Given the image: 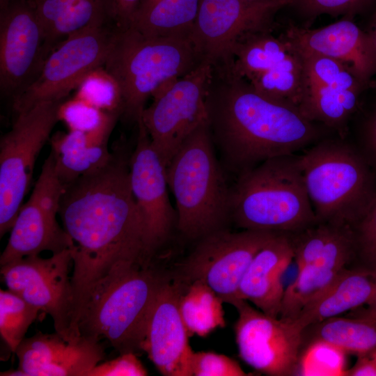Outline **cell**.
Listing matches in <instances>:
<instances>
[{"mask_svg":"<svg viewBox=\"0 0 376 376\" xmlns=\"http://www.w3.org/2000/svg\"><path fill=\"white\" fill-rule=\"evenodd\" d=\"M367 0H295L301 10L309 17L321 14L338 15L356 11Z\"/></svg>","mask_w":376,"mask_h":376,"instance_id":"38","label":"cell"},{"mask_svg":"<svg viewBox=\"0 0 376 376\" xmlns=\"http://www.w3.org/2000/svg\"><path fill=\"white\" fill-rule=\"evenodd\" d=\"M207 124L224 169L237 177L264 161L296 154L326 137L297 108L256 91L233 65L212 67L206 91Z\"/></svg>","mask_w":376,"mask_h":376,"instance_id":"2","label":"cell"},{"mask_svg":"<svg viewBox=\"0 0 376 376\" xmlns=\"http://www.w3.org/2000/svg\"><path fill=\"white\" fill-rule=\"evenodd\" d=\"M366 305L367 308L360 306L350 311L347 316L376 320V293Z\"/></svg>","mask_w":376,"mask_h":376,"instance_id":"42","label":"cell"},{"mask_svg":"<svg viewBox=\"0 0 376 376\" xmlns=\"http://www.w3.org/2000/svg\"><path fill=\"white\" fill-rule=\"evenodd\" d=\"M364 142L370 159L376 164V109L365 126Z\"/></svg>","mask_w":376,"mask_h":376,"instance_id":"40","label":"cell"},{"mask_svg":"<svg viewBox=\"0 0 376 376\" xmlns=\"http://www.w3.org/2000/svg\"><path fill=\"white\" fill-rule=\"evenodd\" d=\"M10 0H0V8H3Z\"/></svg>","mask_w":376,"mask_h":376,"instance_id":"46","label":"cell"},{"mask_svg":"<svg viewBox=\"0 0 376 376\" xmlns=\"http://www.w3.org/2000/svg\"><path fill=\"white\" fill-rule=\"evenodd\" d=\"M63 101H43L17 113L0 141V237L10 230L29 191L38 156L58 121Z\"/></svg>","mask_w":376,"mask_h":376,"instance_id":"8","label":"cell"},{"mask_svg":"<svg viewBox=\"0 0 376 376\" xmlns=\"http://www.w3.org/2000/svg\"><path fill=\"white\" fill-rule=\"evenodd\" d=\"M45 35L49 26L64 13L90 6L97 0H31Z\"/></svg>","mask_w":376,"mask_h":376,"instance_id":"37","label":"cell"},{"mask_svg":"<svg viewBox=\"0 0 376 376\" xmlns=\"http://www.w3.org/2000/svg\"><path fill=\"white\" fill-rule=\"evenodd\" d=\"M272 29L251 31L242 36L233 50V70L248 81L263 74L299 65L302 59L291 44Z\"/></svg>","mask_w":376,"mask_h":376,"instance_id":"26","label":"cell"},{"mask_svg":"<svg viewBox=\"0 0 376 376\" xmlns=\"http://www.w3.org/2000/svg\"><path fill=\"white\" fill-rule=\"evenodd\" d=\"M352 228L355 237V258L361 260L362 268L376 274V197Z\"/></svg>","mask_w":376,"mask_h":376,"instance_id":"34","label":"cell"},{"mask_svg":"<svg viewBox=\"0 0 376 376\" xmlns=\"http://www.w3.org/2000/svg\"><path fill=\"white\" fill-rule=\"evenodd\" d=\"M72 264L71 249H67L50 258L27 256L1 267L8 290L49 314L55 331L68 340L79 337L72 329Z\"/></svg>","mask_w":376,"mask_h":376,"instance_id":"12","label":"cell"},{"mask_svg":"<svg viewBox=\"0 0 376 376\" xmlns=\"http://www.w3.org/2000/svg\"><path fill=\"white\" fill-rule=\"evenodd\" d=\"M137 127L136 144L129 160L130 180L143 226L146 256L152 260L177 229V213L169 196L166 166L141 120Z\"/></svg>","mask_w":376,"mask_h":376,"instance_id":"16","label":"cell"},{"mask_svg":"<svg viewBox=\"0 0 376 376\" xmlns=\"http://www.w3.org/2000/svg\"><path fill=\"white\" fill-rule=\"evenodd\" d=\"M59 209L58 204L31 194L20 207L10 230L0 256L1 267L45 251L54 254L71 249L72 240L56 220Z\"/></svg>","mask_w":376,"mask_h":376,"instance_id":"21","label":"cell"},{"mask_svg":"<svg viewBox=\"0 0 376 376\" xmlns=\"http://www.w3.org/2000/svg\"><path fill=\"white\" fill-rule=\"evenodd\" d=\"M222 299L206 283L194 281L186 285L179 310L189 336L205 337L226 326Z\"/></svg>","mask_w":376,"mask_h":376,"instance_id":"29","label":"cell"},{"mask_svg":"<svg viewBox=\"0 0 376 376\" xmlns=\"http://www.w3.org/2000/svg\"><path fill=\"white\" fill-rule=\"evenodd\" d=\"M230 221L242 230L291 233L317 222L299 155L268 159L237 177Z\"/></svg>","mask_w":376,"mask_h":376,"instance_id":"5","label":"cell"},{"mask_svg":"<svg viewBox=\"0 0 376 376\" xmlns=\"http://www.w3.org/2000/svg\"><path fill=\"white\" fill-rule=\"evenodd\" d=\"M201 62L191 37H149L118 26L104 68L120 88L121 116L137 124L150 96Z\"/></svg>","mask_w":376,"mask_h":376,"instance_id":"6","label":"cell"},{"mask_svg":"<svg viewBox=\"0 0 376 376\" xmlns=\"http://www.w3.org/2000/svg\"><path fill=\"white\" fill-rule=\"evenodd\" d=\"M117 9L118 25L127 26L128 21L141 0H115Z\"/></svg>","mask_w":376,"mask_h":376,"instance_id":"41","label":"cell"},{"mask_svg":"<svg viewBox=\"0 0 376 376\" xmlns=\"http://www.w3.org/2000/svg\"><path fill=\"white\" fill-rule=\"evenodd\" d=\"M1 376H28L27 374L22 370L17 368V370H10L0 373Z\"/></svg>","mask_w":376,"mask_h":376,"instance_id":"43","label":"cell"},{"mask_svg":"<svg viewBox=\"0 0 376 376\" xmlns=\"http://www.w3.org/2000/svg\"><path fill=\"white\" fill-rule=\"evenodd\" d=\"M231 304L238 314L234 331L241 359L267 375H296L302 331L292 320L269 316L246 300Z\"/></svg>","mask_w":376,"mask_h":376,"instance_id":"14","label":"cell"},{"mask_svg":"<svg viewBox=\"0 0 376 376\" xmlns=\"http://www.w3.org/2000/svg\"><path fill=\"white\" fill-rule=\"evenodd\" d=\"M371 357L374 359V361H375L376 363V350L373 352L371 354H370Z\"/></svg>","mask_w":376,"mask_h":376,"instance_id":"47","label":"cell"},{"mask_svg":"<svg viewBox=\"0 0 376 376\" xmlns=\"http://www.w3.org/2000/svg\"><path fill=\"white\" fill-rule=\"evenodd\" d=\"M212 66L201 62L193 70L157 89L141 120L152 145L166 164L185 139L207 120L206 91Z\"/></svg>","mask_w":376,"mask_h":376,"instance_id":"10","label":"cell"},{"mask_svg":"<svg viewBox=\"0 0 376 376\" xmlns=\"http://www.w3.org/2000/svg\"><path fill=\"white\" fill-rule=\"evenodd\" d=\"M148 372L136 354L129 352L120 354L111 360L100 363L86 376H146Z\"/></svg>","mask_w":376,"mask_h":376,"instance_id":"36","label":"cell"},{"mask_svg":"<svg viewBox=\"0 0 376 376\" xmlns=\"http://www.w3.org/2000/svg\"><path fill=\"white\" fill-rule=\"evenodd\" d=\"M186 283L177 275H166L154 301L143 351L164 376H193L194 352L179 310Z\"/></svg>","mask_w":376,"mask_h":376,"instance_id":"18","label":"cell"},{"mask_svg":"<svg viewBox=\"0 0 376 376\" xmlns=\"http://www.w3.org/2000/svg\"><path fill=\"white\" fill-rule=\"evenodd\" d=\"M40 309L10 290H0V334L15 353Z\"/></svg>","mask_w":376,"mask_h":376,"instance_id":"30","label":"cell"},{"mask_svg":"<svg viewBox=\"0 0 376 376\" xmlns=\"http://www.w3.org/2000/svg\"><path fill=\"white\" fill-rule=\"evenodd\" d=\"M293 259L288 233L275 235L252 259L240 284L237 299L251 302L269 316L279 318L285 289L282 276Z\"/></svg>","mask_w":376,"mask_h":376,"instance_id":"23","label":"cell"},{"mask_svg":"<svg viewBox=\"0 0 376 376\" xmlns=\"http://www.w3.org/2000/svg\"><path fill=\"white\" fill-rule=\"evenodd\" d=\"M285 5L246 0H201L191 38L202 61L233 65V50L246 33L272 29L274 14Z\"/></svg>","mask_w":376,"mask_h":376,"instance_id":"15","label":"cell"},{"mask_svg":"<svg viewBox=\"0 0 376 376\" xmlns=\"http://www.w3.org/2000/svg\"><path fill=\"white\" fill-rule=\"evenodd\" d=\"M201 0H141L127 26L149 37H191Z\"/></svg>","mask_w":376,"mask_h":376,"instance_id":"27","label":"cell"},{"mask_svg":"<svg viewBox=\"0 0 376 376\" xmlns=\"http://www.w3.org/2000/svg\"><path fill=\"white\" fill-rule=\"evenodd\" d=\"M277 233L227 228L210 233L197 241L175 274L186 284L204 282L224 303L231 304L237 299L240 284L252 259Z\"/></svg>","mask_w":376,"mask_h":376,"instance_id":"11","label":"cell"},{"mask_svg":"<svg viewBox=\"0 0 376 376\" xmlns=\"http://www.w3.org/2000/svg\"><path fill=\"white\" fill-rule=\"evenodd\" d=\"M45 35L31 0L0 8V91L16 99L36 79L47 57Z\"/></svg>","mask_w":376,"mask_h":376,"instance_id":"17","label":"cell"},{"mask_svg":"<svg viewBox=\"0 0 376 376\" xmlns=\"http://www.w3.org/2000/svg\"><path fill=\"white\" fill-rule=\"evenodd\" d=\"M120 115L112 113L90 132H57L50 139L56 172L66 186L80 177L104 167L111 159L108 141Z\"/></svg>","mask_w":376,"mask_h":376,"instance_id":"24","label":"cell"},{"mask_svg":"<svg viewBox=\"0 0 376 376\" xmlns=\"http://www.w3.org/2000/svg\"><path fill=\"white\" fill-rule=\"evenodd\" d=\"M376 293V274L364 268H346L325 290L301 309L292 320L307 326L366 305Z\"/></svg>","mask_w":376,"mask_h":376,"instance_id":"25","label":"cell"},{"mask_svg":"<svg viewBox=\"0 0 376 376\" xmlns=\"http://www.w3.org/2000/svg\"><path fill=\"white\" fill-rule=\"evenodd\" d=\"M214 148L206 120L185 139L166 165L176 230L189 240L197 242L231 221L230 187Z\"/></svg>","mask_w":376,"mask_h":376,"instance_id":"4","label":"cell"},{"mask_svg":"<svg viewBox=\"0 0 376 376\" xmlns=\"http://www.w3.org/2000/svg\"><path fill=\"white\" fill-rule=\"evenodd\" d=\"M368 33L372 38L374 47L375 49V52H376V13H375V16L374 18V22H373V24L372 26L371 30Z\"/></svg>","mask_w":376,"mask_h":376,"instance_id":"45","label":"cell"},{"mask_svg":"<svg viewBox=\"0 0 376 376\" xmlns=\"http://www.w3.org/2000/svg\"><path fill=\"white\" fill-rule=\"evenodd\" d=\"M347 376H376V363L370 355L359 356L354 366L346 369Z\"/></svg>","mask_w":376,"mask_h":376,"instance_id":"39","label":"cell"},{"mask_svg":"<svg viewBox=\"0 0 376 376\" xmlns=\"http://www.w3.org/2000/svg\"><path fill=\"white\" fill-rule=\"evenodd\" d=\"M281 35L300 55H320L347 63L367 86L376 74L372 38L351 20L315 29L290 24Z\"/></svg>","mask_w":376,"mask_h":376,"instance_id":"20","label":"cell"},{"mask_svg":"<svg viewBox=\"0 0 376 376\" xmlns=\"http://www.w3.org/2000/svg\"><path fill=\"white\" fill-rule=\"evenodd\" d=\"M324 342L345 353L370 355L376 350V320L335 316L306 327L301 347Z\"/></svg>","mask_w":376,"mask_h":376,"instance_id":"28","label":"cell"},{"mask_svg":"<svg viewBox=\"0 0 376 376\" xmlns=\"http://www.w3.org/2000/svg\"><path fill=\"white\" fill-rule=\"evenodd\" d=\"M15 354L28 376H86L105 357L100 340L81 335L68 340L56 331L24 338Z\"/></svg>","mask_w":376,"mask_h":376,"instance_id":"19","label":"cell"},{"mask_svg":"<svg viewBox=\"0 0 376 376\" xmlns=\"http://www.w3.org/2000/svg\"><path fill=\"white\" fill-rule=\"evenodd\" d=\"M253 3H263V2H277L285 4V6L295 2V0H246Z\"/></svg>","mask_w":376,"mask_h":376,"instance_id":"44","label":"cell"},{"mask_svg":"<svg viewBox=\"0 0 376 376\" xmlns=\"http://www.w3.org/2000/svg\"><path fill=\"white\" fill-rule=\"evenodd\" d=\"M300 56L303 71L299 111L345 139L347 123L368 86L345 63L320 55Z\"/></svg>","mask_w":376,"mask_h":376,"instance_id":"13","label":"cell"},{"mask_svg":"<svg viewBox=\"0 0 376 376\" xmlns=\"http://www.w3.org/2000/svg\"><path fill=\"white\" fill-rule=\"evenodd\" d=\"M345 354L341 350L324 342L310 343L300 352L297 373L301 375H345Z\"/></svg>","mask_w":376,"mask_h":376,"instance_id":"32","label":"cell"},{"mask_svg":"<svg viewBox=\"0 0 376 376\" xmlns=\"http://www.w3.org/2000/svg\"><path fill=\"white\" fill-rule=\"evenodd\" d=\"M117 24L91 25L70 34L47 56L33 81L13 101L16 113L43 101H62L93 70L104 67Z\"/></svg>","mask_w":376,"mask_h":376,"instance_id":"9","label":"cell"},{"mask_svg":"<svg viewBox=\"0 0 376 376\" xmlns=\"http://www.w3.org/2000/svg\"><path fill=\"white\" fill-rule=\"evenodd\" d=\"M165 276L152 261L114 266L95 285L81 313L80 335L104 338L120 354L143 351L150 314Z\"/></svg>","mask_w":376,"mask_h":376,"instance_id":"3","label":"cell"},{"mask_svg":"<svg viewBox=\"0 0 376 376\" xmlns=\"http://www.w3.org/2000/svg\"><path fill=\"white\" fill-rule=\"evenodd\" d=\"M355 256L352 230L336 226L318 258L297 270L285 289L279 317L293 320L304 306L325 290L350 264Z\"/></svg>","mask_w":376,"mask_h":376,"instance_id":"22","label":"cell"},{"mask_svg":"<svg viewBox=\"0 0 376 376\" xmlns=\"http://www.w3.org/2000/svg\"><path fill=\"white\" fill-rule=\"evenodd\" d=\"M191 370L194 376L249 375L235 359L213 352H194Z\"/></svg>","mask_w":376,"mask_h":376,"instance_id":"35","label":"cell"},{"mask_svg":"<svg viewBox=\"0 0 376 376\" xmlns=\"http://www.w3.org/2000/svg\"><path fill=\"white\" fill-rule=\"evenodd\" d=\"M299 162L317 222L352 227L376 197L367 161L345 139L325 137Z\"/></svg>","mask_w":376,"mask_h":376,"instance_id":"7","label":"cell"},{"mask_svg":"<svg viewBox=\"0 0 376 376\" xmlns=\"http://www.w3.org/2000/svg\"><path fill=\"white\" fill-rule=\"evenodd\" d=\"M111 114L76 97L62 102L58 112V120L63 121L69 130L84 132L97 129Z\"/></svg>","mask_w":376,"mask_h":376,"instance_id":"33","label":"cell"},{"mask_svg":"<svg viewBox=\"0 0 376 376\" xmlns=\"http://www.w3.org/2000/svg\"><path fill=\"white\" fill-rule=\"evenodd\" d=\"M75 97L81 98L100 110L122 115V97L114 78L104 67L97 68L81 82Z\"/></svg>","mask_w":376,"mask_h":376,"instance_id":"31","label":"cell"},{"mask_svg":"<svg viewBox=\"0 0 376 376\" xmlns=\"http://www.w3.org/2000/svg\"><path fill=\"white\" fill-rule=\"evenodd\" d=\"M97 171L65 186L59 215L72 241V329L97 283L124 262L150 261L146 256L141 219L132 191L125 149L113 151Z\"/></svg>","mask_w":376,"mask_h":376,"instance_id":"1","label":"cell"}]
</instances>
